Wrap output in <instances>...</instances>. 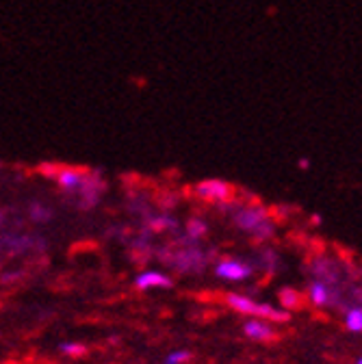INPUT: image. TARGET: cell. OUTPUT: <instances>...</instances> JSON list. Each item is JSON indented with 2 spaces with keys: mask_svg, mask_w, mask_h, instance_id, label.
<instances>
[{
  "mask_svg": "<svg viewBox=\"0 0 362 364\" xmlns=\"http://www.w3.org/2000/svg\"><path fill=\"white\" fill-rule=\"evenodd\" d=\"M230 217L239 230L247 232L250 237H254L258 241H267L276 232L274 221H271V217L267 215V210L262 206L239 204V206L230 208Z\"/></svg>",
  "mask_w": 362,
  "mask_h": 364,
  "instance_id": "3957f363",
  "label": "cell"
},
{
  "mask_svg": "<svg viewBox=\"0 0 362 364\" xmlns=\"http://www.w3.org/2000/svg\"><path fill=\"white\" fill-rule=\"evenodd\" d=\"M59 351H61L63 355H82L87 349H85V345H80V343H61V345H59Z\"/></svg>",
  "mask_w": 362,
  "mask_h": 364,
  "instance_id": "e0dca14e",
  "label": "cell"
},
{
  "mask_svg": "<svg viewBox=\"0 0 362 364\" xmlns=\"http://www.w3.org/2000/svg\"><path fill=\"white\" fill-rule=\"evenodd\" d=\"M43 247H46V241H43V237L31 235V232H22V230H16V228L0 225V254H5V256H22V254L41 252Z\"/></svg>",
  "mask_w": 362,
  "mask_h": 364,
  "instance_id": "277c9868",
  "label": "cell"
},
{
  "mask_svg": "<svg viewBox=\"0 0 362 364\" xmlns=\"http://www.w3.org/2000/svg\"><path fill=\"white\" fill-rule=\"evenodd\" d=\"M280 301H282V310H293L297 304H299V297H297V293L295 291H291V289H284L282 293H280Z\"/></svg>",
  "mask_w": 362,
  "mask_h": 364,
  "instance_id": "2e32d148",
  "label": "cell"
},
{
  "mask_svg": "<svg viewBox=\"0 0 362 364\" xmlns=\"http://www.w3.org/2000/svg\"><path fill=\"white\" fill-rule=\"evenodd\" d=\"M159 258L178 273H202L208 264V252L200 247V243H193L185 237L174 239L171 243L156 250Z\"/></svg>",
  "mask_w": 362,
  "mask_h": 364,
  "instance_id": "7a4b0ae2",
  "label": "cell"
},
{
  "mask_svg": "<svg viewBox=\"0 0 362 364\" xmlns=\"http://www.w3.org/2000/svg\"><path fill=\"white\" fill-rule=\"evenodd\" d=\"M358 364H362V358H360V360H358Z\"/></svg>",
  "mask_w": 362,
  "mask_h": 364,
  "instance_id": "ac0fdd59",
  "label": "cell"
},
{
  "mask_svg": "<svg viewBox=\"0 0 362 364\" xmlns=\"http://www.w3.org/2000/svg\"><path fill=\"white\" fill-rule=\"evenodd\" d=\"M215 276L221 280H228V282H243L247 278H252L254 267L250 262L237 260V258H223L215 264Z\"/></svg>",
  "mask_w": 362,
  "mask_h": 364,
  "instance_id": "8992f818",
  "label": "cell"
},
{
  "mask_svg": "<svg viewBox=\"0 0 362 364\" xmlns=\"http://www.w3.org/2000/svg\"><path fill=\"white\" fill-rule=\"evenodd\" d=\"M196 193L206 202H225L230 198V185L223 180H204L196 187Z\"/></svg>",
  "mask_w": 362,
  "mask_h": 364,
  "instance_id": "52a82bcc",
  "label": "cell"
},
{
  "mask_svg": "<svg viewBox=\"0 0 362 364\" xmlns=\"http://www.w3.org/2000/svg\"><path fill=\"white\" fill-rule=\"evenodd\" d=\"M26 215H28V219H31L33 223H39V225L50 223V221L55 219V210H53L48 204H43V202H31Z\"/></svg>",
  "mask_w": 362,
  "mask_h": 364,
  "instance_id": "7c38bea8",
  "label": "cell"
},
{
  "mask_svg": "<svg viewBox=\"0 0 362 364\" xmlns=\"http://www.w3.org/2000/svg\"><path fill=\"white\" fill-rule=\"evenodd\" d=\"M345 326L349 332H362V308H351L345 314Z\"/></svg>",
  "mask_w": 362,
  "mask_h": 364,
  "instance_id": "5bb4252c",
  "label": "cell"
},
{
  "mask_svg": "<svg viewBox=\"0 0 362 364\" xmlns=\"http://www.w3.org/2000/svg\"><path fill=\"white\" fill-rule=\"evenodd\" d=\"M206 235H208V225L202 219H189L185 225V232H183V237L193 243H200Z\"/></svg>",
  "mask_w": 362,
  "mask_h": 364,
  "instance_id": "4fadbf2b",
  "label": "cell"
},
{
  "mask_svg": "<svg viewBox=\"0 0 362 364\" xmlns=\"http://www.w3.org/2000/svg\"><path fill=\"white\" fill-rule=\"evenodd\" d=\"M134 287L139 291H150V289H169L171 287V278L163 271H156V269H148V271H142L137 278H134Z\"/></svg>",
  "mask_w": 362,
  "mask_h": 364,
  "instance_id": "9c48e42d",
  "label": "cell"
},
{
  "mask_svg": "<svg viewBox=\"0 0 362 364\" xmlns=\"http://www.w3.org/2000/svg\"><path fill=\"white\" fill-rule=\"evenodd\" d=\"M191 360V351L189 349H176L169 351L163 360V364H187Z\"/></svg>",
  "mask_w": 362,
  "mask_h": 364,
  "instance_id": "9a60e30c",
  "label": "cell"
},
{
  "mask_svg": "<svg viewBox=\"0 0 362 364\" xmlns=\"http://www.w3.org/2000/svg\"><path fill=\"white\" fill-rule=\"evenodd\" d=\"M225 301H228V306L235 312L250 314L254 318H262V321H287V318H289L287 310L274 308V306H269V304H258L252 297H245V295H239V293L228 295V297H225Z\"/></svg>",
  "mask_w": 362,
  "mask_h": 364,
  "instance_id": "5b68a950",
  "label": "cell"
},
{
  "mask_svg": "<svg viewBox=\"0 0 362 364\" xmlns=\"http://www.w3.org/2000/svg\"><path fill=\"white\" fill-rule=\"evenodd\" d=\"M243 334L252 341H269L274 336V328H271L269 321H262V318H252L243 326Z\"/></svg>",
  "mask_w": 362,
  "mask_h": 364,
  "instance_id": "30bf717a",
  "label": "cell"
},
{
  "mask_svg": "<svg viewBox=\"0 0 362 364\" xmlns=\"http://www.w3.org/2000/svg\"><path fill=\"white\" fill-rule=\"evenodd\" d=\"M142 225H144V232H148V235H161V232L176 230L178 221L171 215H167V213H154V210H150L142 219Z\"/></svg>",
  "mask_w": 362,
  "mask_h": 364,
  "instance_id": "ba28073f",
  "label": "cell"
},
{
  "mask_svg": "<svg viewBox=\"0 0 362 364\" xmlns=\"http://www.w3.org/2000/svg\"><path fill=\"white\" fill-rule=\"evenodd\" d=\"M308 295H310V301L314 306H330L332 304V289L328 282L312 280L308 287Z\"/></svg>",
  "mask_w": 362,
  "mask_h": 364,
  "instance_id": "8fae6325",
  "label": "cell"
},
{
  "mask_svg": "<svg viewBox=\"0 0 362 364\" xmlns=\"http://www.w3.org/2000/svg\"><path fill=\"white\" fill-rule=\"evenodd\" d=\"M57 185L61 193L80 210H92L102 202L107 191V182L98 171H80V169H59Z\"/></svg>",
  "mask_w": 362,
  "mask_h": 364,
  "instance_id": "6da1fadb",
  "label": "cell"
}]
</instances>
